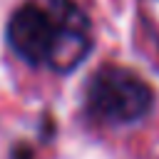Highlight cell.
I'll use <instances>...</instances> for the list:
<instances>
[{"label":"cell","mask_w":159,"mask_h":159,"mask_svg":"<svg viewBox=\"0 0 159 159\" xmlns=\"http://www.w3.org/2000/svg\"><path fill=\"white\" fill-rule=\"evenodd\" d=\"M12 52L57 75H70L92 50V22L75 0H27L7 22Z\"/></svg>","instance_id":"obj_1"},{"label":"cell","mask_w":159,"mask_h":159,"mask_svg":"<svg viewBox=\"0 0 159 159\" xmlns=\"http://www.w3.org/2000/svg\"><path fill=\"white\" fill-rule=\"evenodd\" d=\"M15 159H32V152L27 147H15Z\"/></svg>","instance_id":"obj_4"},{"label":"cell","mask_w":159,"mask_h":159,"mask_svg":"<svg viewBox=\"0 0 159 159\" xmlns=\"http://www.w3.org/2000/svg\"><path fill=\"white\" fill-rule=\"evenodd\" d=\"M139 20L159 47V0H139Z\"/></svg>","instance_id":"obj_3"},{"label":"cell","mask_w":159,"mask_h":159,"mask_svg":"<svg viewBox=\"0 0 159 159\" xmlns=\"http://www.w3.org/2000/svg\"><path fill=\"white\" fill-rule=\"evenodd\" d=\"M84 114L104 127H127L144 119L154 107L152 87L132 70L104 65L84 84Z\"/></svg>","instance_id":"obj_2"}]
</instances>
